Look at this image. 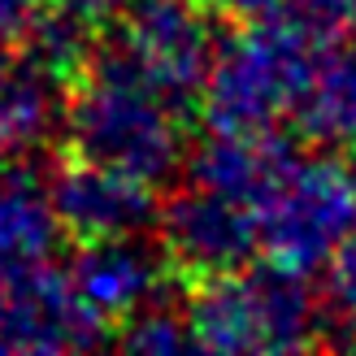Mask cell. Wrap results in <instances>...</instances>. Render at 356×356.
<instances>
[{
	"label": "cell",
	"mask_w": 356,
	"mask_h": 356,
	"mask_svg": "<svg viewBox=\"0 0 356 356\" xmlns=\"http://www.w3.org/2000/svg\"><path fill=\"white\" fill-rule=\"evenodd\" d=\"M61 239L48 195L31 170H0V278L44 265Z\"/></svg>",
	"instance_id": "cell-13"
},
{
	"label": "cell",
	"mask_w": 356,
	"mask_h": 356,
	"mask_svg": "<svg viewBox=\"0 0 356 356\" xmlns=\"http://www.w3.org/2000/svg\"><path fill=\"white\" fill-rule=\"evenodd\" d=\"M100 343H113L109 322L48 261L0 278V352H87Z\"/></svg>",
	"instance_id": "cell-5"
},
{
	"label": "cell",
	"mask_w": 356,
	"mask_h": 356,
	"mask_svg": "<svg viewBox=\"0 0 356 356\" xmlns=\"http://www.w3.org/2000/svg\"><path fill=\"white\" fill-rule=\"evenodd\" d=\"M322 44L296 22H252L235 44H222L204 74V127L226 135H257L296 100Z\"/></svg>",
	"instance_id": "cell-1"
},
{
	"label": "cell",
	"mask_w": 356,
	"mask_h": 356,
	"mask_svg": "<svg viewBox=\"0 0 356 356\" xmlns=\"http://www.w3.org/2000/svg\"><path fill=\"white\" fill-rule=\"evenodd\" d=\"M339 165H343V174H348V183L356 187V144H348V156H343Z\"/></svg>",
	"instance_id": "cell-23"
},
{
	"label": "cell",
	"mask_w": 356,
	"mask_h": 356,
	"mask_svg": "<svg viewBox=\"0 0 356 356\" xmlns=\"http://www.w3.org/2000/svg\"><path fill=\"white\" fill-rule=\"evenodd\" d=\"M257 209V243L270 261L313 274L348 239L356 222V187L339 161H296Z\"/></svg>",
	"instance_id": "cell-3"
},
{
	"label": "cell",
	"mask_w": 356,
	"mask_h": 356,
	"mask_svg": "<svg viewBox=\"0 0 356 356\" xmlns=\"http://www.w3.org/2000/svg\"><path fill=\"white\" fill-rule=\"evenodd\" d=\"M52 218L70 239H104V235H144L156 226L152 187L131 174H118L96 161H61L48 183Z\"/></svg>",
	"instance_id": "cell-7"
},
{
	"label": "cell",
	"mask_w": 356,
	"mask_h": 356,
	"mask_svg": "<svg viewBox=\"0 0 356 356\" xmlns=\"http://www.w3.org/2000/svg\"><path fill=\"white\" fill-rule=\"evenodd\" d=\"M22 44H26L22 57L26 65H35L57 87H74L87 70V57H92L96 31L92 17H83L70 0H40V9L31 13L22 31Z\"/></svg>",
	"instance_id": "cell-14"
},
{
	"label": "cell",
	"mask_w": 356,
	"mask_h": 356,
	"mask_svg": "<svg viewBox=\"0 0 356 356\" xmlns=\"http://www.w3.org/2000/svg\"><path fill=\"white\" fill-rule=\"evenodd\" d=\"M70 5H74L83 17H92V22H104V17H113L127 0H70Z\"/></svg>",
	"instance_id": "cell-21"
},
{
	"label": "cell",
	"mask_w": 356,
	"mask_h": 356,
	"mask_svg": "<svg viewBox=\"0 0 356 356\" xmlns=\"http://www.w3.org/2000/svg\"><path fill=\"white\" fill-rule=\"evenodd\" d=\"M65 278L83 305L113 326L135 309L156 305L165 287V257H156V248H148L139 235L83 239Z\"/></svg>",
	"instance_id": "cell-8"
},
{
	"label": "cell",
	"mask_w": 356,
	"mask_h": 356,
	"mask_svg": "<svg viewBox=\"0 0 356 356\" xmlns=\"http://www.w3.org/2000/svg\"><path fill=\"white\" fill-rule=\"evenodd\" d=\"M243 287H248V300H252L261 352L313 348L322 309H317V296L309 291L305 274L287 270L278 261H265V265H252L243 274Z\"/></svg>",
	"instance_id": "cell-11"
},
{
	"label": "cell",
	"mask_w": 356,
	"mask_h": 356,
	"mask_svg": "<svg viewBox=\"0 0 356 356\" xmlns=\"http://www.w3.org/2000/svg\"><path fill=\"white\" fill-rule=\"evenodd\" d=\"M222 17H235V22H270L282 13V0H213Z\"/></svg>",
	"instance_id": "cell-19"
},
{
	"label": "cell",
	"mask_w": 356,
	"mask_h": 356,
	"mask_svg": "<svg viewBox=\"0 0 356 356\" xmlns=\"http://www.w3.org/2000/svg\"><path fill=\"white\" fill-rule=\"evenodd\" d=\"M330 305L334 317H317L313 348H356V252L339 248L330 265Z\"/></svg>",
	"instance_id": "cell-17"
},
{
	"label": "cell",
	"mask_w": 356,
	"mask_h": 356,
	"mask_svg": "<svg viewBox=\"0 0 356 356\" xmlns=\"http://www.w3.org/2000/svg\"><path fill=\"white\" fill-rule=\"evenodd\" d=\"M70 152L83 161L109 165L139 183H165L183 165V135L165 104L135 87L92 83L79 87L65 104Z\"/></svg>",
	"instance_id": "cell-2"
},
{
	"label": "cell",
	"mask_w": 356,
	"mask_h": 356,
	"mask_svg": "<svg viewBox=\"0 0 356 356\" xmlns=\"http://www.w3.org/2000/svg\"><path fill=\"white\" fill-rule=\"evenodd\" d=\"M300 161L296 144L278 131H257V135H226L213 131V139H204L187 161V183L226 195L235 204L257 209L282 178L291 174V165Z\"/></svg>",
	"instance_id": "cell-9"
},
{
	"label": "cell",
	"mask_w": 356,
	"mask_h": 356,
	"mask_svg": "<svg viewBox=\"0 0 356 356\" xmlns=\"http://www.w3.org/2000/svg\"><path fill=\"white\" fill-rule=\"evenodd\" d=\"M282 9H287V22L313 35L317 44H334L352 22L356 0H282Z\"/></svg>",
	"instance_id": "cell-18"
},
{
	"label": "cell",
	"mask_w": 356,
	"mask_h": 356,
	"mask_svg": "<svg viewBox=\"0 0 356 356\" xmlns=\"http://www.w3.org/2000/svg\"><path fill=\"white\" fill-rule=\"evenodd\" d=\"M287 109L296 118V131L309 144H322V148L356 144V52L322 48L305 87L296 92Z\"/></svg>",
	"instance_id": "cell-10"
},
{
	"label": "cell",
	"mask_w": 356,
	"mask_h": 356,
	"mask_svg": "<svg viewBox=\"0 0 356 356\" xmlns=\"http://www.w3.org/2000/svg\"><path fill=\"white\" fill-rule=\"evenodd\" d=\"M13 65H17V52H13V44H5V40H0V79H5Z\"/></svg>",
	"instance_id": "cell-22"
},
{
	"label": "cell",
	"mask_w": 356,
	"mask_h": 356,
	"mask_svg": "<svg viewBox=\"0 0 356 356\" xmlns=\"http://www.w3.org/2000/svg\"><path fill=\"white\" fill-rule=\"evenodd\" d=\"M40 9V0H0V40L17 44L31 22V13Z\"/></svg>",
	"instance_id": "cell-20"
},
{
	"label": "cell",
	"mask_w": 356,
	"mask_h": 356,
	"mask_svg": "<svg viewBox=\"0 0 356 356\" xmlns=\"http://www.w3.org/2000/svg\"><path fill=\"white\" fill-rule=\"evenodd\" d=\"M352 22H356V9H352Z\"/></svg>",
	"instance_id": "cell-25"
},
{
	"label": "cell",
	"mask_w": 356,
	"mask_h": 356,
	"mask_svg": "<svg viewBox=\"0 0 356 356\" xmlns=\"http://www.w3.org/2000/svg\"><path fill=\"white\" fill-rule=\"evenodd\" d=\"M178 300H183L187 334L200 352H261L252 300L235 270L191 278Z\"/></svg>",
	"instance_id": "cell-12"
},
{
	"label": "cell",
	"mask_w": 356,
	"mask_h": 356,
	"mask_svg": "<svg viewBox=\"0 0 356 356\" xmlns=\"http://www.w3.org/2000/svg\"><path fill=\"white\" fill-rule=\"evenodd\" d=\"M52 79L17 57L0 79V152H35L52 131Z\"/></svg>",
	"instance_id": "cell-15"
},
{
	"label": "cell",
	"mask_w": 356,
	"mask_h": 356,
	"mask_svg": "<svg viewBox=\"0 0 356 356\" xmlns=\"http://www.w3.org/2000/svg\"><path fill=\"white\" fill-rule=\"evenodd\" d=\"M118 348L127 352H148V356H174V352H195L191 334H187V322L178 317L165 300L161 305H148L144 313H131L122 334H113Z\"/></svg>",
	"instance_id": "cell-16"
},
{
	"label": "cell",
	"mask_w": 356,
	"mask_h": 356,
	"mask_svg": "<svg viewBox=\"0 0 356 356\" xmlns=\"http://www.w3.org/2000/svg\"><path fill=\"white\" fill-rule=\"evenodd\" d=\"M343 248H352V252H356V222H352V230H348V239H343Z\"/></svg>",
	"instance_id": "cell-24"
},
{
	"label": "cell",
	"mask_w": 356,
	"mask_h": 356,
	"mask_svg": "<svg viewBox=\"0 0 356 356\" xmlns=\"http://www.w3.org/2000/svg\"><path fill=\"white\" fill-rule=\"evenodd\" d=\"M156 226H161L170 270L183 282L243 270L257 252V218L248 213V204H235L200 187L170 195L156 209Z\"/></svg>",
	"instance_id": "cell-6"
},
{
	"label": "cell",
	"mask_w": 356,
	"mask_h": 356,
	"mask_svg": "<svg viewBox=\"0 0 356 356\" xmlns=\"http://www.w3.org/2000/svg\"><path fill=\"white\" fill-rule=\"evenodd\" d=\"M127 40L139 52V87L165 109H191L213 65V17L187 0H127Z\"/></svg>",
	"instance_id": "cell-4"
}]
</instances>
